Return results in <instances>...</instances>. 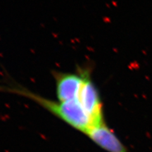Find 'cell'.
Listing matches in <instances>:
<instances>
[{
  "instance_id": "cell-1",
  "label": "cell",
  "mask_w": 152,
  "mask_h": 152,
  "mask_svg": "<svg viewBox=\"0 0 152 152\" xmlns=\"http://www.w3.org/2000/svg\"><path fill=\"white\" fill-rule=\"evenodd\" d=\"M86 135L108 152H127L126 147L105 123L93 127Z\"/></svg>"
}]
</instances>
